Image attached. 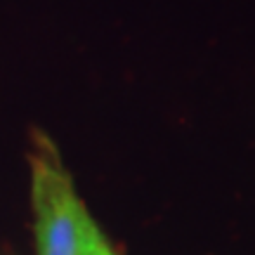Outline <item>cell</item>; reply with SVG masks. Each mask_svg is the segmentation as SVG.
Listing matches in <instances>:
<instances>
[{
  "mask_svg": "<svg viewBox=\"0 0 255 255\" xmlns=\"http://www.w3.org/2000/svg\"><path fill=\"white\" fill-rule=\"evenodd\" d=\"M31 201L38 255H116L43 135L31 154Z\"/></svg>",
  "mask_w": 255,
  "mask_h": 255,
  "instance_id": "1",
  "label": "cell"
}]
</instances>
